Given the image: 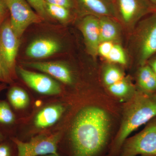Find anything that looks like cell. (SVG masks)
<instances>
[{"label": "cell", "mask_w": 156, "mask_h": 156, "mask_svg": "<svg viewBox=\"0 0 156 156\" xmlns=\"http://www.w3.org/2000/svg\"><path fill=\"white\" fill-rule=\"evenodd\" d=\"M151 4L156 9V0H149Z\"/></svg>", "instance_id": "32"}, {"label": "cell", "mask_w": 156, "mask_h": 156, "mask_svg": "<svg viewBox=\"0 0 156 156\" xmlns=\"http://www.w3.org/2000/svg\"><path fill=\"white\" fill-rule=\"evenodd\" d=\"M109 90L112 94L116 96H125L129 90L128 84L124 79L109 86Z\"/></svg>", "instance_id": "22"}, {"label": "cell", "mask_w": 156, "mask_h": 156, "mask_svg": "<svg viewBox=\"0 0 156 156\" xmlns=\"http://www.w3.org/2000/svg\"><path fill=\"white\" fill-rule=\"evenodd\" d=\"M45 2L52 5L63 6L68 9L72 8V0H44Z\"/></svg>", "instance_id": "28"}, {"label": "cell", "mask_w": 156, "mask_h": 156, "mask_svg": "<svg viewBox=\"0 0 156 156\" xmlns=\"http://www.w3.org/2000/svg\"><path fill=\"white\" fill-rule=\"evenodd\" d=\"M16 144L17 156H42L49 154L59 155L58 146L61 139L60 133L48 135L40 134L23 141L16 137H10Z\"/></svg>", "instance_id": "4"}, {"label": "cell", "mask_w": 156, "mask_h": 156, "mask_svg": "<svg viewBox=\"0 0 156 156\" xmlns=\"http://www.w3.org/2000/svg\"><path fill=\"white\" fill-rule=\"evenodd\" d=\"M9 17V12L5 0H0V28Z\"/></svg>", "instance_id": "27"}, {"label": "cell", "mask_w": 156, "mask_h": 156, "mask_svg": "<svg viewBox=\"0 0 156 156\" xmlns=\"http://www.w3.org/2000/svg\"><path fill=\"white\" fill-rule=\"evenodd\" d=\"M23 65L46 73L64 83H72L73 78L67 66L58 62H27Z\"/></svg>", "instance_id": "11"}, {"label": "cell", "mask_w": 156, "mask_h": 156, "mask_svg": "<svg viewBox=\"0 0 156 156\" xmlns=\"http://www.w3.org/2000/svg\"><path fill=\"white\" fill-rule=\"evenodd\" d=\"M123 79V75L119 69L113 66L106 69L104 75L105 83L110 86Z\"/></svg>", "instance_id": "20"}, {"label": "cell", "mask_w": 156, "mask_h": 156, "mask_svg": "<svg viewBox=\"0 0 156 156\" xmlns=\"http://www.w3.org/2000/svg\"><path fill=\"white\" fill-rule=\"evenodd\" d=\"M99 21L100 43L112 42L116 38L118 30L115 23L106 17L101 18Z\"/></svg>", "instance_id": "17"}, {"label": "cell", "mask_w": 156, "mask_h": 156, "mask_svg": "<svg viewBox=\"0 0 156 156\" xmlns=\"http://www.w3.org/2000/svg\"><path fill=\"white\" fill-rule=\"evenodd\" d=\"M83 7L93 14L107 16L112 14V10L104 0H79Z\"/></svg>", "instance_id": "16"}, {"label": "cell", "mask_w": 156, "mask_h": 156, "mask_svg": "<svg viewBox=\"0 0 156 156\" xmlns=\"http://www.w3.org/2000/svg\"><path fill=\"white\" fill-rule=\"evenodd\" d=\"M61 105H54L42 109L35 118V126L37 128L43 129L53 126L59 119L64 112Z\"/></svg>", "instance_id": "13"}, {"label": "cell", "mask_w": 156, "mask_h": 156, "mask_svg": "<svg viewBox=\"0 0 156 156\" xmlns=\"http://www.w3.org/2000/svg\"><path fill=\"white\" fill-rule=\"evenodd\" d=\"M113 44L111 41L101 42L98 46V52L105 58H107Z\"/></svg>", "instance_id": "26"}, {"label": "cell", "mask_w": 156, "mask_h": 156, "mask_svg": "<svg viewBox=\"0 0 156 156\" xmlns=\"http://www.w3.org/2000/svg\"><path fill=\"white\" fill-rule=\"evenodd\" d=\"M46 9L48 16L62 22L66 21L70 17L69 9L63 6L46 3Z\"/></svg>", "instance_id": "18"}, {"label": "cell", "mask_w": 156, "mask_h": 156, "mask_svg": "<svg viewBox=\"0 0 156 156\" xmlns=\"http://www.w3.org/2000/svg\"><path fill=\"white\" fill-rule=\"evenodd\" d=\"M5 137L4 134L0 131V143L5 140Z\"/></svg>", "instance_id": "30"}, {"label": "cell", "mask_w": 156, "mask_h": 156, "mask_svg": "<svg viewBox=\"0 0 156 156\" xmlns=\"http://www.w3.org/2000/svg\"><path fill=\"white\" fill-rule=\"evenodd\" d=\"M42 156H60L59 155H56L55 154H49L45 155Z\"/></svg>", "instance_id": "33"}, {"label": "cell", "mask_w": 156, "mask_h": 156, "mask_svg": "<svg viewBox=\"0 0 156 156\" xmlns=\"http://www.w3.org/2000/svg\"><path fill=\"white\" fill-rule=\"evenodd\" d=\"M80 27L88 51L95 56L100 44L99 20L92 15L86 16L81 22Z\"/></svg>", "instance_id": "10"}, {"label": "cell", "mask_w": 156, "mask_h": 156, "mask_svg": "<svg viewBox=\"0 0 156 156\" xmlns=\"http://www.w3.org/2000/svg\"><path fill=\"white\" fill-rule=\"evenodd\" d=\"M149 66L156 75V57L150 62Z\"/></svg>", "instance_id": "29"}, {"label": "cell", "mask_w": 156, "mask_h": 156, "mask_svg": "<svg viewBox=\"0 0 156 156\" xmlns=\"http://www.w3.org/2000/svg\"><path fill=\"white\" fill-rule=\"evenodd\" d=\"M7 97L9 104L14 109H22L29 104L30 98L27 92L17 86H13L9 89Z\"/></svg>", "instance_id": "14"}, {"label": "cell", "mask_w": 156, "mask_h": 156, "mask_svg": "<svg viewBox=\"0 0 156 156\" xmlns=\"http://www.w3.org/2000/svg\"><path fill=\"white\" fill-rule=\"evenodd\" d=\"M20 39L11 27L8 17L0 28V53L12 79L16 72Z\"/></svg>", "instance_id": "6"}, {"label": "cell", "mask_w": 156, "mask_h": 156, "mask_svg": "<svg viewBox=\"0 0 156 156\" xmlns=\"http://www.w3.org/2000/svg\"><path fill=\"white\" fill-rule=\"evenodd\" d=\"M9 12L10 24L19 39L30 25L44 19L33 10L27 0H5Z\"/></svg>", "instance_id": "5"}, {"label": "cell", "mask_w": 156, "mask_h": 156, "mask_svg": "<svg viewBox=\"0 0 156 156\" xmlns=\"http://www.w3.org/2000/svg\"><path fill=\"white\" fill-rule=\"evenodd\" d=\"M140 87L147 92L156 91V75L149 65L142 66L138 76Z\"/></svg>", "instance_id": "15"}, {"label": "cell", "mask_w": 156, "mask_h": 156, "mask_svg": "<svg viewBox=\"0 0 156 156\" xmlns=\"http://www.w3.org/2000/svg\"><path fill=\"white\" fill-rule=\"evenodd\" d=\"M16 70L29 87L40 94L55 95L61 92L59 84L46 75L27 70L20 66L16 67Z\"/></svg>", "instance_id": "8"}, {"label": "cell", "mask_w": 156, "mask_h": 156, "mask_svg": "<svg viewBox=\"0 0 156 156\" xmlns=\"http://www.w3.org/2000/svg\"><path fill=\"white\" fill-rule=\"evenodd\" d=\"M110 119L105 111L89 106L74 121L69 142V156H98L106 147Z\"/></svg>", "instance_id": "1"}, {"label": "cell", "mask_w": 156, "mask_h": 156, "mask_svg": "<svg viewBox=\"0 0 156 156\" xmlns=\"http://www.w3.org/2000/svg\"><path fill=\"white\" fill-rule=\"evenodd\" d=\"M13 79L0 53V82L2 83H11Z\"/></svg>", "instance_id": "25"}, {"label": "cell", "mask_w": 156, "mask_h": 156, "mask_svg": "<svg viewBox=\"0 0 156 156\" xmlns=\"http://www.w3.org/2000/svg\"><path fill=\"white\" fill-rule=\"evenodd\" d=\"M29 4L33 8L37 14L43 19L47 18L48 15L46 9L44 0H27Z\"/></svg>", "instance_id": "24"}, {"label": "cell", "mask_w": 156, "mask_h": 156, "mask_svg": "<svg viewBox=\"0 0 156 156\" xmlns=\"http://www.w3.org/2000/svg\"><path fill=\"white\" fill-rule=\"evenodd\" d=\"M6 87V84L2 83L0 84V92L5 89Z\"/></svg>", "instance_id": "31"}, {"label": "cell", "mask_w": 156, "mask_h": 156, "mask_svg": "<svg viewBox=\"0 0 156 156\" xmlns=\"http://www.w3.org/2000/svg\"><path fill=\"white\" fill-rule=\"evenodd\" d=\"M117 4L122 19L127 23L156 9L148 0H117Z\"/></svg>", "instance_id": "9"}, {"label": "cell", "mask_w": 156, "mask_h": 156, "mask_svg": "<svg viewBox=\"0 0 156 156\" xmlns=\"http://www.w3.org/2000/svg\"><path fill=\"white\" fill-rule=\"evenodd\" d=\"M16 117L11 105L5 101H0V124L10 126L13 125Z\"/></svg>", "instance_id": "19"}, {"label": "cell", "mask_w": 156, "mask_h": 156, "mask_svg": "<svg viewBox=\"0 0 156 156\" xmlns=\"http://www.w3.org/2000/svg\"><path fill=\"white\" fill-rule=\"evenodd\" d=\"M16 144L10 138L9 141L4 140L0 143V156H17Z\"/></svg>", "instance_id": "23"}, {"label": "cell", "mask_w": 156, "mask_h": 156, "mask_svg": "<svg viewBox=\"0 0 156 156\" xmlns=\"http://www.w3.org/2000/svg\"><path fill=\"white\" fill-rule=\"evenodd\" d=\"M107 58L111 62L120 64H126L127 62L125 52L119 45L114 44Z\"/></svg>", "instance_id": "21"}, {"label": "cell", "mask_w": 156, "mask_h": 156, "mask_svg": "<svg viewBox=\"0 0 156 156\" xmlns=\"http://www.w3.org/2000/svg\"><path fill=\"white\" fill-rule=\"evenodd\" d=\"M156 156V119L143 131L126 139L119 156Z\"/></svg>", "instance_id": "3"}, {"label": "cell", "mask_w": 156, "mask_h": 156, "mask_svg": "<svg viewBox=\"0 0 156 156\" xmlns=\"http://www.w3.org/2000/svg\"><path fill=\"white\" fill-rule=\"evenodd\" d=\"M138 57L141 66L156 53V11L144 20L137 36Z\"/></svg>", "instance_id": "7"}, {"label": "cell", "mask_w": 156, "mask_h": 156, "mask_svg": "<svg viewBox=\"0 0 156 156\" xmlns=\"http://www.w3.org/2000/svg\"><path fill=\"white\" fill-rule=\"evenodd\" d=\"M156 117V95L144 93L135 95L125 109L121 128L112 146V156L119 155L122 146L128 136Z\"/></svg>", "instance_id": "2"}, {"label": "cell", "mask_w": 156, "mask_h": 156, "mask_svg": "<svg viewBox=\"0 0 156 156\" xmlns=\"http://www.w3.org/2000/svg\"><path fill=\"white\" fill-rule=\"evenodd\" d=\"M61 49L60 43L55 39L41 38L33 41L27 48V56L30 58H41L52 56Z\"/></svg>", "instance_id": "12"}]
</instances>
